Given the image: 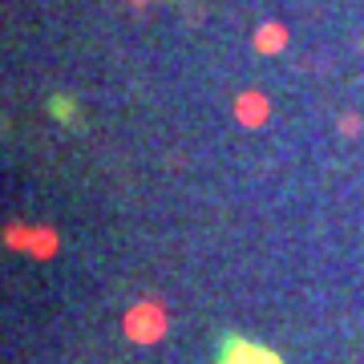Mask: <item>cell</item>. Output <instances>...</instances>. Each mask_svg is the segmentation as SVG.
Returning <instances> with one entry per match:
<instances>
[{
	"mask_svg": "<svg viewBox=\"0 0 364 364\" xmlns=\"http://www.w3.org/2000/svg\"><path fill=\"white\" fill-rule=\"evenodd\" d=\"M215 364H284V356L267 344L251 336H239V332H227L215 348Z\"/></svg>",
	"mask_w": 364,
	"mask_h": 364,
	"instance_id": "obj_1",
	"label": "cell"
},
{
	"mask_svg": "<svg viewBox=\"0 0 364 364\" xmlns=\"http://www.w3.org/2000/svg\"><path fill=\"white\" fill-rule=\"evenodd\" d=\"M49 114L57 117L61 126H73V130L85 126V117H81V102H77V97H69V93H53V97H49Z\"/></svg>",
	"mask_w": 364,
	"mask_h": 364,
	"instance_id": "obj_2",
	"label": "cell"
}]
</instances>
